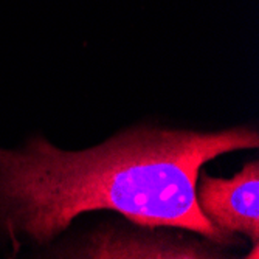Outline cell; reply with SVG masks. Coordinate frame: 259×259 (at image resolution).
I'll return each instance as SVG.
<instances>
[{
    "instance_id": "cell-1",
    "label": "cell",
    "mask_w": 259,
    "mask_h": 259,
    "mask_svg": "<svg viewBox=\"0 0 259 259\" xmlns=\"http://www.w3.org/2000/svg\"><path fill=\"white\" fill-rule=\"evenodd\" d=\"M257 143V132L245 127L140 129L81 152L44 140L23 151L0 149V224L13 236L47 242L84 211L113 209L140 225L185 228L227 244L228 234L197 203L199 171L221 154Z\"/></svg>"
},
{
    "instance_id": "cell-2",
    "label": "cell",
    "mask_w": 259,
    "mask_h": 259,
    "mask_svg": "<svg viewBox=\"0 0 259 259\" xmlns=\"http://www.w3.org/2000/svg\"><path fill=\"white\" fill-rule=\"evenodd\" d=\"M196 199L202 213L224 233H245L259 239V163L254 160L233 179L202 176L196 186Z\"/></svg>"
}]
</instances>
